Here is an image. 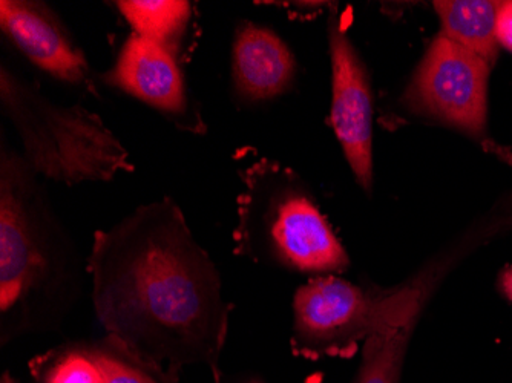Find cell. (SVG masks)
Masks as SVG:
<instances>
[{"label":"cell","mask_w":512,"mask_h":383,"mask_svg":"<svg viewBox=\"0 0 512 383\" xmlns=\"http://www.w3.org/2000/svg\"><path fill=\"white\" fill-rule=\"evenodd\" d=\"M86 266L92 307L108 336L175 376L198 365L223 382L232 304L217 264L172 198L97 230Z\"/></svg>","instance_id":"1"},{"label":"cell","mask_w":512,"mask_h":383,"mask_svg":"<svg viewBox=\"0 0 512 383\" xmlns=\"http://www.w3.org/2000/svg\"><path fill=\"white\" fill-rule=\"evenodd\" d=\"M88 266L50 195L13 146L0 148V348L62 330Z\"/></svg>","instance_id":"2"},{"label":"cell","mask_w":512,"mask_h":383,"mask_svg":"<svg viewBox=\"0 0 512 383\" xmlns=\"http://www.w3.org/2000/svg\"><path fill=\"white\" fill-rule=\"evenodd\" d=\"M238 174L235 255L312 278L347 272L350 256L302 177L253 151H240Z\"/></svg>","instance_id":"3"},{"label":"cell","mask_w":512,"mask_h":383,"mask_svg":"<svg viewBox=\"0 0 512 383\" xmlns=\"http://www.w3.org/2000/svg\"><path fill=\"white\" fill-rule=\"evenodd\" d=\"M0 108L39 177L76 186L106 183L134 171L128 149L102 118L80 105L65 106L37 83L0 66Z\"/></svg>","instance_id":"4"},{"label":"cell","mask_w":512,"mask_h":383,"mask_svg":"<svg viewBox=\"0 0 512 383\" xmlns=\"http://www.w3.org/2000/svg\"><path fill=\"white\" fill-rule=\"evenodd\" d=\"M401 290L365 287L339 275L310 278L293 295L292 353L307 361L352 357L393 315Z\"/></svg>","instance_id":"5"},{"label":"cell","mask_w":512,"mask_h":383,"mask_svg":"<svg viewBox=\"0 0 512 383\" xmlns=\"http://www.w3.org/2000/svg\"><path fill=\"white\" fill-rule=\"evenodd\" d=\"M490 69L482 57L439 34L414 69L401 105L416 117L479 137L488 122Z\"/></svg>","instance_id":"6"},{"label":"cell","mask_w":512,"mask_h":383,"mask_svg":"<svg viewBox=\"0 0 512 383\" xmlns=\"http://www.w3.org/2000/svg\"><path fill=\"white\" fill-rule=\"evenodd\" d=\"M332 65L329 123L338 138L356 183L373 189V89L367 65L348 37L344 20L333 8L327 25Z\"/></svg>","instance_id":"7"},{"label":"cell","mask_w":512,"mask_h":383,"mask_svg":"<svg viewBox=\"0 0 512 383\" xmlns=\"http://www.w3.org/2000/svg\"><path fill=\"white\" fill-rule=\"evenodd\" d=\"M100 80L165 115L180 129H206L189 99L178 59L165 46L132 33Z\"/></svg>","instance_id":"8"},{"label":"cell","mask_w":512,"mask_h":383,"mask_svg":"<svg viewBox=\"0 0 512 383\" xmlns=\"http://www.w3.org/2000/svg\"><path fill=\"white\" fill-rule=\"evenodd\" d=\"M0 28L40 71L97 94L85 53L53 8L37 0H2Z\"/></svg>","instance_id":"9"},{"label":"cell","mask_w":512,"mask_h":383,"mask_svg":"<svg viewBox=\"0 0 512 383\" xmlns=\"http://www.w3.org/2000/svg\"><path fill=\"white\" fill-rule=\"evenodd\" d=\"M298 71L295 54L272 28L241 22L235 31L230 79L238 102H269L292 89Z\"/></svg>","instance_id":"10"},{"label":"cell","mask_w":512,"mask_h":383,"mask_svg":"<svg viewBox=\"0 0 512 383\" xmlns=\"http://www.w3.org/2000/svg\"><path fill=\"white\" fill-rule=\"evenodd\" d=\"M427 296V281L402 285L393 315L365 341L362 362L352 383H401L408 342Z\"/></svg>","instance_id":"11"},{"label":"cell","mask_w":512,"mask_h":383,"mask_svg":"<svg viewBox=\"0 0 512 383\" xmlns=\"http://www.w3.org/2000/svg\"><path fill=\"white\" fill-rule=\"evenodd\" d=\"M442 36L493 66L499 56L497 13L494 0H440L434 2Z\"/></svg>","instance_id":"12"},{"label":"cell","mask_w":512,"mask_h":383,"mask_svg":"<svg viewBox=\"0 0 512 383\" xmlns=\"http://www.w3.org/2000/svg\"><path fill=\"white\" fill-rule=\"evenodd\" d=\"M132 33L165 46L178 60L191 27L194 7L186 0H120L115 2Z\"/></svg>","instance_id":"13"},{"label":"cell","mask_w":512,"mask_h":383,"mask_svg":"<svg viewBox=\"0 0 512 383\" xmlns=\"http://www.w3.org/2000/svg\"><path fill=\"white\" fill-rule=\"evenodd\" d=\"M33 383H108L94 341H68L28 364Z\"/></svg>","instance_id":"14"},{"label":"cell","mask_w":512,"mask_h":383,"mask_svg":"<svg viewBox=\"0 0 512 383\" xmlns=\"http://www.w3.org/2000/svg\"><path fill=\"white\" fill-rule=\"evenodd\" d=\"M94 345L108 383H181V376L138 357L108 334L94 339Z\"/></svg>","instance_id":"15"},{"label":"cell","mask_w":512,"mask_h":383,"mask_svg":"<svg viewBox=\"0 0 512 383\" xmlns=\"http://www.w3.org/2000/svg\"><path fill=\"white\" fill-rule=\"evenodd\" d=\"M497 40L503 48L512 51V0L500 2L497 13Z\"/></svg>","instance_id":"16"},{"label":"cell","mask_w":512,"mask_h":383,"mask_svg":"<svg viewBox=\"0 0 512 383\" xmlns=\"http://www.w3.org/2000/svg\"><path fill=\"white\" fill-rule=\"evenodd\" d=\"M502 290L506 298L512 302V266H509L508 269L502 273Z\"/></svg>","instance_id":"17"},{"label":"cell","mask_w":512,"mask_h":383,"mask_svg":"<svg viewBox=\"0 0 512 383\" xmlns=\"http://www.w3.org/2000/svg\"><path fill=\"white\" fill-rule=\"evenodd\" d=\"M0 383H22L17 377H14L10 371H4L0 376Z\"/></svg>","instance_id":"18"},{"label":"cell","mask_w":512,"mask_h":383,"mask_svg":"<svg viewBox=\"0 0 512 383\" xmlns=\"http://www.w3.org/2000/svg\"><path fill=\"white\" fill-rule=\"evenodd\" d=\"M234 383H266V380L261 379L260 376H247L243 377V379H238Z\"/></svg>","instance_id":"19"}]
</instances>
